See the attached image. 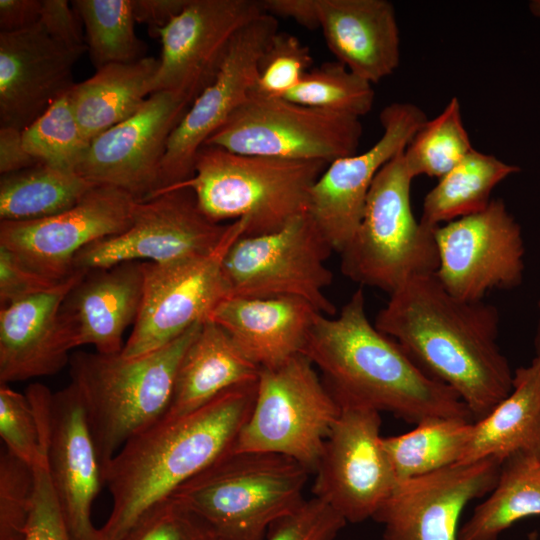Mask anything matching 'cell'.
Segmentation results:
<instances>
[{
  "instance_id": "cell-1",
  "label": "cell",
  "mask_w": 540,
  "mask_h": 540,
  "mask_svg": "<svg viewBox=\"0 0 540 540\" xmlns=\"http://www.w3.org/2000/svg\"><path fill=\"white\" fill-rule=\"evenodd\" d=\"M389 296L375 327L452 388L474 421L508 396L514 373L497 343L495 306L451 295L435 274L411 278Z\"/></svg>"
},
{
  "instance_id": "cell-2",
  "label": "cell",
  "mask_w": 540,
  "mask_h": 540,
  "mask_svg": "<svg viewBox=\"0 0 540 540\" xmlns=\"http://www.w3.org/2000/svg\"><path fill=\"white\" fill-rule=\"evenodd\" d=\"M256 388L257 382L231 388L129 439L102 469L112 508L99 540H123L147 511L227 454L251 413Z\"/></svg>"
},
{
  "instance_id": "cell-3",
  "label": "cell",
  "mask_w": 540,
  "mask_h": 540,
  "mask_svg": "<svg viewBox=\"0 0 540 540\" xmlns=\"http://www.w3.org/2000/svg\"><path fill=\"white\" fill-rule=\"evenodd\" d=\"M302 354L323 373L337 401L389 412L415 425L439 417L474 421L452 388L426 373L370 322L362 288L338 316L317 314Z\"/></svg>"
},
{
  "instance_id": "cell-4",
  "label": "cell",
  "mask_w": 540,
  "mask_h": 540,
  "mask_svg": "<svg viewBox=\"0 0 540 540\" xmlns=\"http://www.w3.org/2000/svg\"><path fill=\"white\" fill-rule=\"evenodd\" d=\"M203 322L139 357L82 351L71 355V383L79 392L101 470L129 439L165 416L179 364Z\"/></svg>"
},
{
  "instance_id": "cell-5",
  "label": "cell",
  "mask_w": 540,
  "mask_h": 540,
  "mask_svg": "<svg viewBox=\"0 0 540 540\" xmlns=\"http://www.w3.org/2000/svg\"><path fill=\"white\" fill-rule=\"evenodd\" d=\"M327 165L203 145L195 156L193 176L175 186L190 188L213 222L245 219V236H255L277 231L307 212L310 189Z\"/></svg>"
},
{
  "instance_id": "cell-6",
  "label": "cell",
  "mask_w": 540,
  "mask_h": 540,
  "mask_svg": "<svg viewBox=\"0 0 540 540\" xmlns=\"http://www.w3.org/2000/svg\"><path fill=\"white\" fill-rule=\"evenodd\" d=\"M309 474L284 455L229 451L170 498L199 516L216 540H265L305 500Z\"/></svg>"
},
{
  "instance_id": "cell-7",
  "label": "cell",
  "mask_w": 540,
  "mask_h": 540,
  "mask_svg": "<svg viewBox=\"0 0 540 540\" xmlns=\"http://www.w3.org/2000/svg\"><path fill=\"white\" fill-rule=\"evenodd\" d=\"M403 151L375 176L360 225L340 253L346 277L389 295L411 278L435 274L439 265L435 231L423 227L411 209L414 177Z\"/></svg>"
},
{
  "instance_id": "cell-8",
  "label": "cell",
  "mask_w": 540,
  "mask_h": 540,
  "mask_svg": "<svg viewBox=\"0 0 540 540\" xmlns=\"http://www.w3.org/2000/svg\"><path fill=\"white\" fill-rule=\"evenodd\" d=\"M339 413L340 404L313 363L297 354L260 369L253 408L230 452L280 454L315 473Z\"/></svg>"
},
{
  "instance_id": "cell-9",
  "label": "cell",
  "mask_w": 540,
  "mask_h": 540,
  "mask_svg": "<svg viewBox=\"0 0 540 540\" xmlns=\"http://www.w3.org/2000/svg\"><path fill=\"white\" fill-rule=\"evenodd\" d=\"M332 251L307 212L277 231L242 235L222 262L229 297L293 296L323 315L335 316L336 306L325 295L333 280L325 266Z\"/></svg>"
},
{
  "instance_id": "cell-10",
  "label": "cell",
  "mask_w": 540,
  "mask_h": 540,
  "mask_svg": "<svg viewBox=\"0 0 540 540\" xmlns=\"http://www.w3.org/2000/svg\"><path fill=\"white\" fill-rule=\"evenodd\" d=\"M362 133L358 117L251 93L204 145L329 164L356 154Z\"/></svg>"
},
{
  "instance_id": "cell-11",
  "label": "cell",
  "mask_w": 540,
  "mask_h": 540,
  "mask_svg": "<svg viewBox=\"0 0 540 540\" xmlns=\"http://www.w3.org/2000/svg\"><path fill=\"white\" fill-rule=\"evenodd\" d=\"M247 227L245 219L231 222L223 242L208 255L161 264L144 262L142 300L121 352L124 357H139L166 346L207 320L229 297L223 258Z\"/></svg>"
},
{
  "instance_id": "cell-12",
  "label": "cell",
  "mask_w": 540,
  "mask_h": 540,
  "mask_svg": "<svg viewBox=\"0 0 540 540\" xmlns=\"http://www.w3.org/2000/svg\"><path fill=\"white\" fill-rule=\"evenodd\" d=\"M199 208L193 191L175 186L138 201L132 222L122 233L92 243L73 262V272L141 261L169 263L214 252L230 230Z\"/></svg>"
},
{
  "instance_id": "cell-13",
  "label": "cell",
  "mask_w": 540,
  "mask_h": 540,
  "mask_svg": "<svg viewBox=\"0 0 540 540\" xmlns=\"http://www.w3.org/2000/svg\"><path fill=\"white\" fill-rule=\"evenodd\" d=\"M333 424L314 474L312 492L350 523L372 518L397 484L380 436V412L338 401Z\"/></svg>"
},
{
  "instance_id": "cell-14",
  "label": "cell",
  "mask_w": 540,
  "mask_h": 540,
  "mask_svg": "<svg viewBox=\"0 0 540 540\" xmlns=\"http://www.w3.org/2000/svg\"><path fill=\"white\" fill-rule=\"evenodd\" d=\"M441 285L465 301H483L492 290H510L522 283V230L501 198L482 211L435 229Z\"/></svg>"
},
{
  "instance_id": "cell-15",
  "label": "cell",
  "mask_w": 540,
  "mask_h": 540,
  "mask_svg": "<svg viewBox=\"0 0 540 540\" xmlns=\"http://www.w3.org/2000/svg\"><path fill=\"white\" fill-rule=\"evenodd\" d=\"M278 27L277 18L264 12L235 35L215 78L191 103L170 136L158 192L193 176L199 149L250 97L259 61Z\"/></svg>"
},
{
  "instance_id": "cell-16",
  "label": "cell",
  "mask_w": 540,
  "mask_h": 540,
  "mask_svg": "<svg viewBox=\"0 0 540 540\" xmlns=\"http://www.w3.org/2000/svg\"><path fill=\"white\" fill-rule=\"evenodd\" d=\"M191 103L172 91L152 93L132 116L90 142L76 173L96 186L124 190L138 201L153 197L160 190L170 136Z\"/></svg>"
},
{
  "instance_id": "cell-17",
  "label": "cell",
  "mask_w": 540,
  "mask_h": 540,
  "mask_svg": "<svg viewBox=\"0 0 540 540\" xmlns=\"http://www.w3.org/2000/svg\"><path fill=\"white\" fill-rule=\"evenodd\" d=\"M138 200L112 186H95L71 208L40 219L0 222V246L36 272L55 280L73 273L76 255L124 232Z\"/></svg>"
},
{
  "instance_id": "cell-18",
  "label": "cell",
  "mask_w": 540,
  "mask_h": 540,
  "mask_svg": "<svg viewBox=\"0 0 540 540\" xmlns=\"http://www.w3.org/2000/svg\"><path fill=\"white\" fill-rule=\"evenodd\" d=\"M383 133L363 153L329 163L310 189L307 213L333 251L341 253L354 237L379 170L403 151L428 120L409 102H394L380 113Z\"/></svg>"
},
{
  "instance_id": "cell-19",
  "label": "cell",
  "mask_w": 540,
  "mask_h": 540,
  "mask_svg": "<svg viewBox=\"0 0 540 540\" xmlns=\"http://www.w3.org/2000/svg\"><path fill=\"white\" fill-rule=\"evenodd\" d=\"M264 12L257 0H189L154 34L162 51L153 93L172 91L193 102L215 78L235 35Z\"/></svg>"
},
{
  "instance_id": "cell-20",
  "label": "cell",
  "mask_w": 540,
  "mask_h": 540,
  "mask_svg": "<svg viewBox=\"0 0 540 540\" xmlns=\"http://www.w3.org/2000/svg\"><path fill=\"white\" fill-rule=\"evenodd\" d=\"M501 462L489 457L397 482L371 519L379 540H458L465 507L495 487Z\"/></svg>"
},
{
  "instance_id": "cell-21",
  "label": "cell",
  "mask_w": 540,
  "mask_h": 540,
  "mask_svg": "<svg viewBox=\"0 0 540 540\" xmlns=\"http://www.w3.org/2000/svg\"><path fill=\"white\" fill-rule=\"evenodd\" d=\"M83 54L56 42L39 22L0 32V127L23 130L68 94Z\"/></svg>"
},
{
  "instance_id": "cell-22",
  "label": "cell",
  "mask_w": 540,
  "mask_h": 540,
  "mask_svg": "<svg viewBox=\"0 0 540 540\" xmlns=\"http://www.w3.org/2000/svg\"><path fill=\"white\" fill-rule=\"evenodd\" d=\"M48 467L71 540H99L91 512L101 487V465L77 388L70 383L53 393Z\"/></svg>"
},
{
  "instance_id": "cell-23",
  "label": "cell",
  "mask_w": 540,
  "mask_h": 540,
  "mask_svg": "<svg viewBox=\"0 0 540 540\" xmlns=\"http://www.w3.org/2000/svg\"><path fill=\"white\" fill-rule=\"evenodd\" d=\"M86 272L74 271L54 288L0 308V383L54 375L69 364L73 341L61 306Z\"/></svg>"
},
{
  "instance_id": "cell-24",
  "label": "cell",
  "mask_w": 540,
  "mask_h": 540,
  "mask_svg": "<svg viewBox=\"0 0 540 540\" xmlns=\"http://www.w3.org/2000/svg\"><path fill=\"white\" fill-rule=\"evenodd\" d=\"M144 262L130 261L86 272L66 295L61 316L74 348L93 345L98 353L118 354L122 337L137 318Z\"/></svg>"
},
{
  "instance_id": "cell-25",
  "label": "cell",
  "mask_w": 540,
  "mask_h": 540,
  "mask_svg": "<svg viewBox=\"0 0 540 540\" xmlns=\"http://www.w3.org/2000/svg\"><path fill=\"white\" fill-rule=\"evenodd\" d=\"M319 29L337 61L372 85L400 63V32L387 0H318Z\"/></svg>"
},
{
  "instance_id": "cell-26",
  "label": "cell",
  "mask_w": 540,
  "mask_h": 540,
  "mask_svg": "<svg viewBox=\"0 0 540 540\" xmlns=\"http://www.w3.org/2000/svg\"><path fill=\"white\" fill-rule=\"evenodd\" d=\"M318 312L293 296L223 299L208 319L222 327L243 354L261 368L301 354Z\"/></svg>"
},
{
  "instance_id": "cell-27",
  "label": "cell",
  "mask_w": 540,
  "mask_h": 540,
  "mask_svg": "<svg viewBox=\"0 0 540 540\" xmlns=\"http://www.w3.org/2000/svg\"><path fill=\"white\" fill-rule=\"evenodd\" d=\"M259 372L228 333L207 319L182 357L164 417L184 416L231 388L257 382Z\"/></svg>"
},
{
  "instance_id": "cell-28",
  "label": "cell",
  "mask_w": 540,
  "mask_h": 540,
  "mask_svg": "<svg viewBox=\"0 0 540 540\" xmlns=\"http://www.w3.org/2000/svg\"><path fill=\"white\" fill-rule=\"evenodd\" d=\"M514 454L540 461V357L514 371L506 398L474 421L466 451L458 464L494 457L501 463Z\"/></svg>"
},
{
  "instance_id": "cell-29",
  "label": "cell",
  "mask_w": 540,
  "mask_h": 540,
  "mask_svg": "<svg viewBox=\"0 0 540 540\" xmlns=\"http://www.w3.org/2000/svg\"><path fill=\"white\" fill-rule=\"evenodd\" d=\"M159 59L146 56L131 63L110 64L68 92L78 124L91 142L132 116L153 93Z\"/></svg>"
},
{
  "instance_id": "cell-30",
  "label": "cell",
  "mask_w": 540,
  "mask_h": 540,
  "mask_svg": "<svg viewBox=\"0 0 540 540\" xmlns=\"http://www.w3.org/2000/svg\"><path fill=\"white\" fill-rule=\"evenodd\" d=\"M521 168L473 149L426 194L420 224L435 231L442 223L484 210L494 188Z\"/></svg>"
},
{
  "instance_id": "cell-31",
  "label": "cell",
  "mask_w": 540,
  "mask_h": 540,
  "mask_svg": "<svg viewBox=\"0 0 540 540\" xmlns=\"http://www.w3.org/2000/svg\"><path fill=\"white\" fill-rule=\"evenodd\" d=\"M488 494L459 528L458 540H499L515 522L540 516V461L523 454L506 458Z\"/></svg>"
},
{
  "instance_id": "cell-32",
  "label": "cell",
  "mask_w": 540,
  "mask_h": 540,
  "mask_svg": "<svg viewBox=\"0 0 540 540\" xmlns=\"http://www.w3.org/2000/svg\"><path fill=\"white\" fill-rule=\"evenodd\" d=\"M75 171L37 164L0 178L1 221L49 217L77 204L93 187Z\"/></svg>"
},
{
  "instance_id": "cell-33",
  "label": "cell",
  "mask_w": 540,
  "mask_h": 540,
  "mask_svg": "<svg viewBox=\"0 0 540 540\" xmlns=\"http://www.w3.org/2000/svg\"><path fill=\"white\" fill-rule=\"evenodd\" d=\"M473 423L456 417L431 418L407 433L382 437L397 481L458 464L469 444Z\"/></svg>"
},
{
  "instance_id": "cell-34",
  "label": "cell",
  "mask_w": 540,
  "mask_h": 540,
  "mask_svg": "<svg viewBox=\"0 0 540 540\" xmlns=\"http://www.w3.org/2000/svg\"><path fill=\"white\" fill-rule=\"evenodd\" d=\"M85 29V41L96 70L146 57L147 46L135 32L132 0H73Z\"/></svg>"
},
{
  "instance_id": "cell-35",
  "label": "cell",
  "mask_w": 540,
  "mask_h": 540,
  "mask_svg": "<svg viewBox=\"0 0 540 540\" xmlns=\"http://www.w3.org/2000/svg\"><path fill=\"white\" fill-rule=\"evenodd\" d=\"M474 148L464 126L461 105L452 97L443 111L427 120L403 151L413 175L442 178Z\"/></svg>"
},
{
  "instance_id": "cell-36",
  "label": "cell",
  "mask_w": 540,
  "mask_h": 540,
  "mask_svg": "<svg viewBox=\"0 0 540 540\" xmlns=\"http://www.w3.org/2000/svg\"><path fill=\"white\" fill-rule=\"evenodd\" d=\"M284 98L301 105L360 118L371 111L375 92L370 82L335 61L311 68Z\"/></svg>"
},
{
  "instance_id": "cell-37",
  "label": "cell",
  "mask_w": 540,
  "mask_h": 540,
  "mask_svg": "<svg viewBox=\"0 0 540 540\" xmlns=\"http://www.w3.org/2000/svg\"><path fill=\"white\" fill-rule=\"evenodd\" d=\"M22 137L37 164L75 172L90 144L78 124L68 94L24 128Z\"/></svg>"
},
{
  "instance_id": "cell-38",
  "label": "cell",
  "mask_w": 540,
  "mask_h": 540,
  "mask_svg": "<svg viewBox=\"0 0 540 540\" xmlns=\"http://www.w3.org/2000/svg\"><path fill=\"white\" fill-rule=\"evenodd\" d=\"M312 63L308 46L292 34L278 32L259 61L252 93L269 98H284L300 83Z\"/></svg>"
},
{
  "instance_id": "cell-39",
  "label": "cell",
  "mask_w": 540,
  "mask_h": 540,
  "mask_svg": "<svg viewBox=\"0 0 540 540\" xmlns=\"http://www.w3.org/2000/svg\"><path fill=\"white\" fill-rule=\"evenodd\" d=\"M35 480L33 467L8 451L0 456V540H24Z\"/></svg>"
},
{
  "instance_id": "cell-40",
  "label": "cell",
  "mask_w": 540,
  "mask_h": 540,
  "mask_svg": "<svg viewBox=\"0 0 540 540\" xmlns=\"http://www.w3.org/2000/svg\"><path fill=\"white\" fill-rule=\"evenodd\" d=\"M0 436L6 451L33 467L40 457L42 440L34 408L26 394L0 385Z\"/></svg>"
},
{
  "instance_id": "cell-41",
  "label": "cell",
  "mask_w": 540,
  "mask_h": 540,
  "mask_svg": "<svg viewBox=\"0 0 540 540\" xmlns=\"http://www.w3.org/2000/svg\"><path fill=\"white\" fill-rule=\"evenodd\" d=\"M123 540H216L209 526L173 498L147 511Z\"/></svg>"
},
{
  "instance_id": "cell-42",
  "label": "cell",
  "mask_w": 540,
  "mask_h": 540,
  "mask_svg": "<svg viewBox=\"0 0 540 540\" xmlns=\"http://www.w3.org/2000/svg\"><path fill=\"white\" fill-rule=\"evenodd\" d=\"M346 524L339 512L314 496L275 522L266 540H336Z\"/></svg>"
},
{
  "instance_id": "cell-43",
  "label": "cell",
  "mask_w": 540,
  "mask_h": 540,
  "mask_svg": "<svg viewBox=\"0 0 540 540\" xmlns=\"http://www.w3.org/2000/svg\"><path fill=\"white\" fill-rule=\"evenodd\" d=\"M48 438L42 437L41 454L33 466L35 488L24 540H71L49 475Z\"/></svg>"
},
{
  "instance_id": "cell-44",
  "label": "cell",
  "mask_w": 540,
  "mask_h": 540,
  "mask_svg": "<svg viewBox=\"0 0 540 540\" xmlns=\"http://www.w3.org/2000/svg\"><path fill=\"white\" fill-rule=\"evenodd\" d=\"M61 281L36 272L0 246V308L46 292Z\"/></svg>"
},
{
  "instance_id": "cell-45",
  "label": "cell",
  "mask_w": 540,
  "mask_h": 540,
  "mask_svg": "<svg viewBox=\"0 0 540 540\" xmlns=\"http://www.w3.org/2000/svg\"><path fill=\"white\" fill-rule=\"evenodd\" d=\"M39 24L46 33L64 47L87 52L81 20L66 0H42Z\"/></svg>"
},
{
  "instance_id": "cell-46",
  "label": "cell",
  "mask_w": 540,
  "mask_h": 540,
  "mask_svg": "<svg viewBox=\"0 0 540 540\" xmlns=\"http://www.w3.org/2000/svg\"><path fill=\"white\" fill-rule=\"evenodd\" d=\"M189 0H132L135 21L149 27L151 34L175 18Z\"/></svg>"
},
{
  "instance_id": "cell-47",
  "label": "cell",
  "mask_w": 540,
  "mask_h": 540,
  "mask_svg": "<svg viewBox=\"0 0 540 540\" xmlns=\"http://www.w3.org/2000/svg\"><path fill=\"white\" fill-rule=\"evenodd\" d=\"M37 165L23 143L22 130L0 127V173L8 174Z\"/></svg>"
},
{
  "instance_id": "cell-48",
  "label": "cell",
  "mask_w": 540,
  "mask_h": 540,
  "mask_svg": "<svg viewBox=\"0 0 540 540\" xmlns=\"http://www.w3.org/2000/svg\"><path fill=\"white\" fill-rule=\"evenodd\" d=\"M42 0H0V32L12 33L36 25Z\"/></svg>"
},
{
  "instance_id": "cell-49",
  "label": "cell",
  "mask_w": 540,
  "mask_h": 540,
  "mask_svg": "<svg viewBox=\"0 0 540 540\" xmlns=\"http://www.w3.org/2000/svg\"><path fill=\"white\" fill-rule=\"evenodd\" d=\"M261 4L275 18H291L307 29L319 28L318 0H261Z\"/></svg>"
},
{
  "instance_id": "cell-50",
  "label": "cell",
  "mask_w": 540,
  "mask_h": 540,
  "mask_svg": "<svg viewBox=\"0 0 540 540\" xmlns=\"http://www.w3.org/2000/svg\"><path fill=\"white\" fill-rule=\"evenodd\" d=\"M538 307L540 311V299H539ZM534 348H535V356L540 357V315H539V320H538L535 338H534Z\"/></svg>"
},
{
  "instance_id": "cell-51",
  "label": "cell",
  "mask_w": 540,
  "mask_h": 540,
  "mask_svg": "<svg viewBox=\"0 0 540 540\" xmlns=\"http://www.w3.org/2000/svg\"><path fill=\"white\" fill-rule=\"evenodd\" d=\"M530 13L540 21V0H531L528 3Z\"/></svg>"
},
{
  "instance_id": "cell-52",
  "label": "cell",
  "mask_w": 540,
  "mask_h": 540,
  "mask_svg": "<svg viewBox=\"0 0 540 540\" xmlns=\"http://www.w3.org/2000/svg\"><path fill=\"white\" fill-rule=\"evenodd\" d=\"M528 540H538V533L536 531L531 532L528 535Z\"/></svg>"
}]
</instances>
